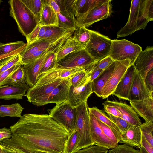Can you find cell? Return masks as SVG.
I'll use <instances>...</instances> for the list:
<instances>
[{
	"label": "cell",
	"mask_w": 153,
	"mask_h": 153,
	"mask_svg": "<svg viewBox=\"0 0 153 153\" xmlns=\"http://www.w3.org/2000/svg\"><path fill=\"white\" fill-rule=\"evenodd\" d=\"M0 153H4L3 149L2 147L0 144Z\"/></svg>",
	"instance_id": "obj_59"
},
{
	"label": "cell",
	"mask_w": 153,
	"mask_h": 153,
	"mask_svg": "<svg viewBox=\"0 0 153 153\" xmlns=\"http://www.w3.org/2000/svg\"><path fill=\"white\" fill-rule=\"evenodd\" d=\"M24 108L19 103L0 106V116L20 117Z\"/></svg>",
	"instance_id": "obj_29"
},
{
	"label": "cell",
	"mask_w": 153,
	"mask_h": 153,
	"mask_svg": "<svg viewBox=\"0 0 153 153\" xmlns=\"http://www.w3.org/2000/svg\"><path fill=\"white\" fill-rule=\"evenodd\" d=\"M55 1L59 8L61 14L65 15H69L75 18V5L76 0Z\"/></svg>",
	"instance_id": "obj_34"
},
{
	"label": "cell",
	"mask_w": 153,
	"mask_h": 153,
	"mask_svg": "<svg viewBox=\"0 0 153 153\" xmlns=\"http://www.w3.org/2000/svg\"><path fill=\"white\" fill-rule=\"evenodd\" d=\"M105 0H76L75 5L76 17L82 16L104 2Z\"/></svg>",
	"instance_id": "obj_27"
},
{
	"label": "cell",
	"mask_w": 153,
	"mask_h": 153,
	"mask_svg": "<svg viewBox=\"0 0 153 153\" xmlns=\"http://www.w3.org/2000/svg\"><path fill=\"white\" fill-rule=\"evenodd\" d=\"M141 146L148 153H153V147L146 140L142 134Z\"/></svg>",
	"instance_id": "obj_53"
},
{
	"label": "cell",
	"mask_w": 153,
	"mask_h": 153,
	"mask_svg": "<svg viewBox=\"0 0 153 153\" xmlns=\"http://www.w3.org/2000/svg\"><path fill=\"white\" fill-rule=\"evenodd\" d=\"M23 41H17L0 45V56L8 54L21 48L26 44Z\"/></svg>",
	"instance_id": "obj_41"
},
{
	"label": "cell",
	"mask_w": 153,
	"mask_h": 153,
	"mask_svg": "<svg viewBox=\"0 0 153 153\" xmlns=\"http://www.w3.org/2000/svg\"><path fill=\"white\" fill-rule=\"evenodd\" d=\"M42 9L39 24L41 26L58 25L56 13L50 5L49 0H42Z\"/></svg>",
	"instance_id": "obj_25"
},
{
	"label": "cell",
	"mask_w": 153,
	"mask_h": 153,
	"mask_svg": "<svg viewBox=\"0 0 153 153\" xmlns=\"http://www.w3.org/2000/svg\"><path fill=\"white\" fill-rule=\"evenodd\" d=\"M114 61L109 56H108L98 62H94L85 69L88 71L94 69L104 70Z\"/></svg>",
	"instance_id": "obj_44"
},
{
	"label": "cell",
	"mask_w": 153,
	"mask_h": 153,
	"mask_svg": "<svg viewBox=\"0 0 153 153\" xmlns=\"http://www.w3.org/2000/svg\"><path fill=\"white\" fill-rule=\"evenodd\" d=\"M88 107L87 101L76 107V119L75 129L77 132L79 139L75 152L94 145L91 134Z\"/></svg>",
	"instance_id": "obj_4"
},
{
	"label": "cell",
	"mask_w": 153,
	"mask_h": 153,
	"mask_svg": "<svg viewBox=\"0 0 153 153\" xmlns=\"http://www.w3.org/2000/svg\"><path fill=\"white\" fill-rule=\"evenodd\" d=\"M21 0L39 21L42 7L41 0Z\"/></svg>",
	"instance_id": "obj_38"
},
{
	"label": "cell",
	"mask_w": 153,
	"mask_h": 153,
	"mask_svg": "<svg viewBox=\"0 0 153 153\" xmlns=\"http://www.w3.org/2000/svg\"><path fill=\"white\" fill-rule=\"evenodd\" d=\"M92 30L84 27L76 26L73 38L85 48L90 40Z\"/></svg>",
	"instance_id": "obj_30"
},
{
	"label": "cell",
	"mask_w": 153,
	"mask_h": 153,
	"mask_svg": "<svg viewBox=\"0 0 153 153\" xmlns=\"http://www.w3.org/2000/svg\"><path fill=\"white\" fill-rule=\"evenodd\" d=\"M85 48L77 42L72 36L65 40L56 53L58 62L71 53Z\"/></svg>",
	"instance_id": "obj_26"
},
{
	"label": "cell",
	"mask_w": 153,
	"mask_h": 153,
	"mask_svg": "<svg viewBox=\"0 0 153 153\" xmlns=\"http://www.w3.org/2000/svg\"><path fill=\"white\" fill-rule=\"evenodd\" d=\"M2 1V0H0V4L1 3V2Z\"/></svg>",
	"instance_id": "obj_61"
},
{
	"label": "cell",
	"mask_w": 153,
	"mask_h": 153,
	"mask_svg": "<svg viewBox=\"0 0 153 153\" xmlns=\"http://www.w3.org/2000/svg\"><path fill=\"white\" fill-rule=\"evenodd\" d=\"M134 64L136 71L145 80L148 72L153 69V47L148 46L142 50Z\"/></svg>",
	"instance_id": "obj_15"
},
{
	"label": "cell",
	"mask_w": 153,
	"mask_h": 153,
	"mask_svg": "<svg viewBox=\"0 0 153 153\" xmlns=\"http://www.w3.org/2000/svg\"><path fill=\"white\" fill-rule=\"evenodd\" d=\"M12 134L10 129L5 127L0 128V141L6 139L11 138Z\"/></svg>",
	"instance_id": "obj_54"
},
{
	"label": "cell",
	"mask_w": 153,
	"mask_h": 153,
	"mask_svg": "<svg viewBox=\"0 0 153 153\" xmlns=\"http://www.w3.org/2000/svg\"><path fill=\"white\" fill-rule=\"evenodd\" d=\"M136 72L134 64L131 65L112 95H115L119 98L128 100V95Z\"/></svg>",
	"instance_id": "obj_17"
},
{
	"label": "cell",
	"mask_w": 153,
	"mask_h": 153,
	"mask_svg": "<svg viewBox=\"0 0 153 153\" xmlns=\"http://www.w3.org/2000/svg\"><path fill=\"white\" fill-rule=\"evenodd\" d=\"M49 1L50 5L55 12L56 13H60V11L59 8L55 0H49Z\"/></svg>",
	"instance_id": "obj_56"
},
{
	"label": "cell",
	"mask_w": 153,
	"mask_h": 153,
	"mask_svg": "<svg viewBox=\"0 0 153 153\" xmlns=\"http://www.w3.org/2000/svg\"><path fill=\"white\" fill-rule=\"evenodd\" d=\"M70 78L64 79L55 88L48 97L45 105L51 103L58 105L66 100L69 89L71 85Z\"/></svg>",
	"instance_id": "obj_22"
},
{
	"label": "cell",
	"mask_w": 153,
	"mask_h": 153,
	"mask_svg": "<svg viewBox=\"0 0 153 153\" xmlns=\"http://www.w3.org/2000/svg\"><path fill=\"white\" fill-rule=\"evenodd\" d=\"M49 115L53 120L65 128L70 133L75 129L76 108L71 106L66 101L48 109Z\"/></svg>",
	"instance_id": "obj_6"
},
{
	"label": "cell",
	"mask_w": 153,
	"mask_h": 153,
	"mask_svg": "<svg viewBox=\"0 0 153 153\" xmlns=\"http://www.w3.org/2000/svg\"><path fill=\"white\" fill-rule=\"evenodd\" d=\"M59 48L52 51L48 54L41 67L39 76L56 66L57 63L56 53Z\"/></svg>",
	"instance_id": "obj_36"
},
{
	"label": "cell",
	"mask_w": 153,
	"mask_h": 153,
	"mask_svg": "<svg viewBox=\"0 0 153 153\" xmlns=\"http://www.w3.org/2000/svg\"><path fill=\"white\" fill-rule=\"evenodd\" d=\"M1 43L0 42V45H1Z\"/></svg>",
	"instance_id": "obj_62"
},
{
	"label": "cell",
	"mask_w": 153,
	"mask_h": 153,
	"mask_svg": "<svg viewBox=\"0 0 153 153\" xmlns=\"http://www.w3.org/2000/svg\"><path fill=\"white\" fill-rule=\"evenodd\" d=\"M20 61V54L12 57L0 65V74Z\"/></svg>",
	"instance_id": "obj_46"
},
{
	"label": "cell",
	"mask_w": 153,
	"mask_h": 153,
	"mask_svg": "<svg viewBox=\"0 0 153 153\" xmlns=\"http://www.w3.org/2000/svg\"><path fill=\"white\" fill-rule=\"evenodd\" d=\"M92 93V82L90 81L85 85L78 88H74L71 85L66 101L72 107L76 108L87 101Z\"/></svg>",
	"instance_id": "obj_14"
},
{
	"label": "cell",
	"mask_w": 153,
	"mask_h": 153,
	"mask_svg": "<svg viewBox=\"0 0 153 153\" xmlns=\"http://www.w3.org/2000/svg\"><path fill=\"white\" fill-rule=\"evenodd\" d=\"M115 65V61H114L92 82V92L98 97H101L102 90L113 71Z\"/></svg>",
	"instance_id": "obj_24"
},
{
	"label": "cell",
	"mask_w": 153,
	"mask_h": 153,
	"mask_svg": "<svg viewBox=\"0 0 153 153\" xmlns=\"http://www.w3.org/2000/svg\"><path fill=\"white\" fill-rule=\"evenodd\" d=\"M111 1L105 0L86 13L76 17V26L86 28L95 22L107 18L112 12Z\"/></svg>",
	"instance_id": "obj_8"
},
{
	"label": "cell",
	"mask_w": 153,
	"mask_h": 153,
	"mask_svg": "<svg viewBox=\"0 0 153 153\" xmlns=\"http://www.w3.org/2000/svg\"><path fill=\"white\" fill-rule=\"evenodd\" d=\"M107 114L110 120L118 128L121 133L133 126L122 118L115 117L109 114Z\"/></svg>",
	"instance_id": "obj_43"
},
{
	"label": "cell",
	"mask_w": 153,
	"mask_h": 153,
	"mask_svg": "<svg viewBox=\"0 0 153 153\" xmlns=\"http://www.w3.org/2000/svg\"><path fill=\"white\" fill-rule=\"evenodd\" d=\"M10 129L13 142L27 153H65L70 134L47 114H24Z\"/></svg>",
	"instance_id": "obj_1"
},
{
	"label": "cell",
	"mask_w": 153,
	"mask_h": 153,
	"mask_svg": "<svg viewBox=\"0 0 153 153\" xmlns=\"http://www.w3.org/2000/svg\"><path fill=\"white\" fill-rule=\"evenodd\" d=\"M139 127L144 137L153 147V123L145 122Z\"/></svg>",
	"instance_id": "obj_42"
},
{
	"label": "cell",
	"mask_w": 153,
	"mask_h": 153,
	"mask_svg": "<svg viewBox=\"0 0 153 153\" xmlns=\"http://www.w3.org/2000/svg\"><path fill=\"white\" fill-rule=\"evenodd\" d=\"M103 103L116 108L121 114L122 118L131 125L139 126L142 123L138 114L129 105L118 101L108 100L105 101Z\"/></svg>",
	"instance_id": "obj_18"
},
{
	"label": "cell",
	"mask_w": 153,
	"mask_h": 153,
	"mask_svg": "<svg viewBox=\"0 0 153 153\" xmlns=\"http://www.w3.org/2000/svg\"><path fill=\"white\" fill-rule=\"evenodd\" d=\"M88 109L89 112L97 120L114 130L120 132L117 127L109 119L107 114H105L103 110H100L96 107H88Z\"/></svg>",
	"instance_id": "obj_33"
},
{
	"label": "cell",
	"mask_w": 153,
	"mask_h": 153,
	"mask_svg": "<svg viewBox=\"0 0 153 153\" xmlns=\"http://www.w3.org/2000/svg\"><path fill=\"white\" fill-rule=\"evenodd\" d=\"M46 28L43 39L48 40L58 39L69 32H72L57 25L46 26Z\"/></svg>",
	"instance_id": "obj_31"
},
{
	"label": "cell",
	"mask_w": 153,
	"mask_h": 153,
	"mask_svg": "<svg viewBox=\"0 0 153 153\" xmlns=\"http://www.w3.org/2000/svg\"><path fill=\"white\" fill-rule=\"evenodd\" d=\"M131 106L146 122L153 123V97L137 102H130Z\"/></svg>",
	"instance_id": "obj_21"
},
{
	"label": "cell",
	"mask_w": 153,
	"mask_h": 153,
	"mask_svg": "<svg viewBox=\"0 0 153 153\" xmlns=\"http://www.w3.org/2000/svg\"><path fill=\"white\" fill-rule=\"evenodd\" d=\"M26 83L25 73L22 67L21 66L3 81L0 84V86L4 85H17Z\"/></svg>",
	"instance_id": "obj_28"
},
{
	"label": "cell",
	"mask_w": 153,
	"mask_h": 153,
	"mask_svg": "<svg viewBox=\"0 0 153 153\" xmlns=\"http://www.w3.org/2000/svg\"><path fill=\"white\" fill-rule=\"evenodd\" d=\"M22 65L21 61L10 69L3 72L0 74V84L9 77L16 69Z\"/></svg>",
	"instance_id": "obj_48"
},
{
	"label": "cell",
	"mask_w": 153,
	"mask_h": 153,
	"mask_svg": "<svg viewBox=\"0 0 153 153\" xmlns=\"http://www.w3.org/2000/svg\"><path fill=\"white\" fill-rule=\"evenodd\" d=\"M30 88L26 83L13 85L0 86V99L10 100L22 99V97Z\"/></svg>",
	"instance_id": "obj_20"
},
{
	"label": "cell",
	"mask_w": 153,
	"mask_h": 153,
	"mask_svg": "<svg viewBox=\"0 0 153 153\" xmlns=\"http://www.w3.org/2000/svg\"><path fill=\"white\" fill-rule=\"evenodd\" d=\"M153 0H132L129 18L125 25L118 32L117 38L132 34L145 29L148 23L153 21L149 13Z\"/></svg>",
	"instance_id": "obj_2"
},
{
	"label": "cell",
	"mask_w": 153,
	"mask_h": 153,
	"mask_svg": "<svg viewBox=\"0 0 153 153\" xmlns=\"http://www.w3.org/2000/svg\"><path fill=\"white\" fill-rule=\"evenodd\" d=\"M56 14L58 26L73 33L76 27L75 18L69 15H62L60 13Z\"/></svg>",
	"instance_id": "obj_35"
},
{
	"label": "cell",
	"mask_w": 153,
	"mask_h": 153,
	"mask_svg": "<svg viewBox=\"0 0 153 153\" xmlns=\"http://www.w3.org/2000/svg\"><path fill=\"white\" fill-rule=\"evenodd\" d=\"M34 153H49L48 152H42V151H38Z\"/></svg>",
	"instance_id": "obj_60"
},
{
	"label": "cell",
	"mask_w": 153,
	"mask_h": 153,
	"mask_svg": "<svg viewBox=\"0 0 153 153\" xmlns=\"http://www.w3.org/2000/svg\"><path fill=\"white\" fill-rule=\"evenodd\" d=\"M68 37V35H65L47 52L33 62L22 66L25 73L26 83L28 85L32 87L36 83L41 67L48 54L59 48Z\"/></svg>",
	"instance_id": "obj_10"
},
{
	"label": "cell",
	"mask_w": 153,
	"mask_h": 153,
	"mask_svg": "<svg viewBox=\"0 0 153 153\" xmlns=\"http://www.w3.org/2000/svg\"><path fill=\"white\" fill-rule=\"evenodd\" d=\"M107 153H140V152L139 150L124 144L118 145L114 148L108 150Z\"/></svg>",
	"instance_id": "obj_45"
},
{
	"label": "cell",
	"mask_w": 153,
	"mask_h": 153,
	"mask_svg": "<svg viewBox=\"0 0 153 153\" xmlns=\"http://www.w3.org/2000/svg\"><path fill=\"white\" fill-rule=\"evenodd\" d=\"M10 16L16 22L19 31L26 38L39 21L21 0H10Z\"/></svg>",
	"instance_id": "obj_3"
},
{
	"label": "cell",
	"mask_w": 153,
	"mask_h": 153,
	"mask_svg": "<svg viewBox=\"0 0 153 153\" xmlns=\"http://www.w3.org/2000/svg\"><path fill=\"white\" fill-rule=\"evenodd\" d=\"M78 135L76 130L70 133L67 141L65 153H73L78 142Z\"/></svg>",
	"instance_id": "obj_39"
},
{
	"label": "cell",
	"mask_w": 153,
	"mask_h": 153,
	"mask_svg": "<svg viewBox=\"0 0 153 153\" xmlns=\"http://www.w3.org/2000/svg\"><path fill=\"white\" fill-rule=\"evenodd\" d=\"M66 34L58 39L48 40L43 39H38L29 44H27L25 49L20 54L21 63L27 58L39 51L47 49L62 40Z\"/></svg>",
	"instance_id": "obj_19"
},
{
	"label": "cell",
	"mask_w": 153,
	"mask_h": 153,
	"mask_svg": "<svg viewBox=\"0 0 153 153\" xmlns=\"http://www.w3.org/2000/svg\"><path fill=\"white\" fill-rule=\"evenodd\" d=\"M112 40L98 32L92 30L89 41L85 49L95 62L109 56Z\"/></svg>",
	"instance_id": "obj_7"
},
{
	"label": "cell",
	"mask_w": 153,
	"mask_h": 153,
	"mask_svg": "<svg viewBox=\"0 0 153 153\" xmlns=\"http://www.w3.org/2000/svg\"><path fill=\"white\" fill-rule=\"evenodd\" d=\"M144 82L149 91L153 93V69L148 72L145 77Z\"/></svg>",
	"instance_id": "obj_50"
},
{
	"label": "cell",
	"mask_w": 153,
	"mask_h": 153,
	"mask_svg": "<svg viewBox=\"0 0 153 153\" xmlns=\"http://www.w3.org/2000/svg\"><path fill=\"white\" fill-rule=\"evenodd\" d=\"M46 30V26H41L39 33L38 39H43Z\"/></svg>",
	"instance_id": "obj_57"
},
{
	"label": "cell",
	"mask_w": 153,
	"mask_h": 153,
	"mask_svg": "<svg viewBox=\"0 0 153 153\" xmlns=\"http://www.w3.org/2000/svg\"><path fill=\"white\" fill-rule=\"evenodd\" d=\"M153 93H151L149 90L145 85L144 80L136 70L128 100L132 102L139 101L153 97Z\"/></svg>",
	"instance_id": "obj_13"
},
{
	"label": "cell",
	"mask_w": 153,
	"mask_h": 153,
	"mask_svg": "<svg viewBox=\"0 0 153 153\" xmlns=\"http://www.w3.org/2000/svg\"><path fill=\"white\" fill-rule=\"evenodd\" d=\"M95 62L85 48L68 54L57 63L63 68L80 67L85 69Z\"/></svg>",
	"instance_id": "obj_11"
},
{
	"label": "cell",
	"mask_w": 153,
	"mask_h": 153,
	"mask_svg": "<svg viewBox=\"0 0 153 153\" xmlns=\"http://www.w3.org/2000/svg\"><path fill=\"white\" fill-rule=\"evenodd\" d=\"M97 122L105 135L112 142L117 146L120 138L121 133L120 132L114 130L98 120Z\"/></svg>",
	"instance_id": "obj_37"
},
{
	"label": "cell",
	"mask_w": 153,
	"mask_h": 153,
	"mask_svg": "<svg viewBox=\"0 0 153 153\" xmlns=\"http://www.w3.org/2000/svg\"><path fill=\"white\" fill-rule=\"evenodd\" d=\"M90 75L85 69L79 71L70 78L71 85L75 88L85 85L90 81Z\"/></svg>",
	"instance_id": "obj_32"
},
{
	"label": "cell",
	"mask_w": 153,
	"mask_h": 153,
	"mask_svg": "<svg viewBox=\"0 0 153 153\" xmlns=\"http://www.w3.org/2000/svg\"><path fill=\"white\" fill-rule=\"evenodd\" d=\"M115 61L114 71L102 90L101 97L102 99H105L112 95L127 69L131 65L129 59Z\"/></svg>",
	"instance_id": "obj_12"
},
{
	"label": "cell",
	"mask_w": 153,
	"mask_h": 153,
	"mask_svg": "<svg viewBox=\"0 0 153 153\" xmlns=\"http://www.w3.org/2000/svg\"><path fill=\"white\" fill-rule=\"evenodd\" d=\"M64 79L59 78L48 83L34 85L30 88L25 96L29 102L35 105H45L51 93Z\"/></svg>",
	"instance_id": "obj_9"
},
{
	"label": "cell",
	"mask_w": 153,
	"mask_h": 153,
	"mask_svg": "<svg viewBox=\"0 0 153 153\" xmlns=\"http://www.w3.org/2000/svg\"><path fill=\"white\" fill-rule=\"evenodd\" d=\"M41 26L39 24L26 38L27 44L31 43L38 40V34Z\"/></svg>",
	"instance_id": "obj_49"
},
{
	"label": "cell",
	"mask_w": 153,
	"mask_h": 153,
	"mask_svg": "<svg viewBox=\"0 0 153 153\" xmlns=\"http://www.w3.org/2000/svg\"><path fill=\"white\" fill-rule=\"evenodd\" d=\"M108 149L97 145H93L76 151L73 153H107Z\"/></svg>",
	"instance_id": "obj_47"
},
{
	"label": "cell",
	"mask_w": 153,
	"mask_h": 153,
	"mask_svg": "<svg viewBox=\"0 0 153 153\" xmlns=\"http://www.w3.org/2000/svg\"><path fill=\"white\" fill-rule=\"evenodd\" d=\"M103 70L100 69H94L89 71H86L91 73L90 81L92 82Z\"/></svg>",
	"instance_id": "obj_55"
},
{
	"label": "cell",
	"mask_w": 153,
	"mask_h": 153,
	"mask_svg": "<svg viewBox=\"0 0 153 153\" xmlns=\"http://www.w3.org/2000/svg\"><path fill=\"white\" fill-rule=\"evenodd\" d=\"M27 44L26 43L22 47L8 54L0 56V62H1V63H3L9 58L18 54H20L25 49Z\"/></svg>",
	"instance_id": "obj_51"
},
{
	"label": "cell",
	"mask_w": 153,
	"mask_h": 153,
	"mask_svg": "<svg viewBox=\"0 0 153 153\" xmlns=\"http://www.w3.org/2000/svg\"><path fill=\"white\" fill-rule=\"evenodd\" d=\"M0 144L2 147L4 153H27L22 149L16 146L11 138L0 141Z\"/></svg>",
	"instance_id": "obj_40"
},
{
	"label": "cell",
	"mask_w": 153,
	"mask_h": 153,
	"mask_svg": "<svg viewBox=\"0 0 153 153\" xmlns=\"http://www.w3.org/2000/svg\"><path fill=\"white\" fill-rule=\"evenodd\" d=\"M142 51L138 44L126 39H115L112 40L109 56L114 61L129 59L132 65Z\"/></svg>",
	"instance_id": "obj_5"
},
{
	"label": "cell",
	"mask_w": 153,
	"mask_h": 153,
	"mask_svg": "<svg viewBox=\"0 0 153 153\" xmlns=\"http://www.w3.org/2000/svg\"><path fill=\"white\" fill-rule=\"evenodd\" d=\"M90 119L91 134L94 145L108 149L117 146L105 135L99 126L97 120L90 113Z\"/></svg>",
	"instance_id": "obj_16"
},
{
	"label": "cell",
	"mask_w": 153,
	"mask_h": 153,
	"mask_svg": "<svg viewBox=\"0 0 153 153\" xmlns=\"http://www.w3.org/2000/svg\"><path fill=\"white\" fill-rule=\"evenodd\" d=\"M142 133L139 126H133L121 133L119 143L140 149Z\"/></svg>",
	"instance_id": "obj_23"
},
{
	"label": "cell",
	"mask_w": 153,
	"mask_h": 153,
	"mask_svg": "<svg viewBox=\"0 0 153 153\" xmlns=\"http://www.w3.org/2000/svg\"><path fill=\"white\" fill-rule=\"evenodd\" d=\"M104 110L107 114H110L114 116L122 118V115L119 111L113 106L105 105L102 103Z\"/></svg>",
	"instance_id": "obj_52"
},
{
	"label": "cell",
	"mask_w": 153,
	"mask_h": 153,
	"mask_svg": "<svg viewBox=\"0 0 153 153\" xmlns=\"http://www.w3.org/2000/svg\"><path fill=\"white\" fill-rule=\"evenodd\" d=\"M140 153H148L142 147L140 146Z\"/></svg>",
	"instance_id": "obj_58"
}]
</instances>
